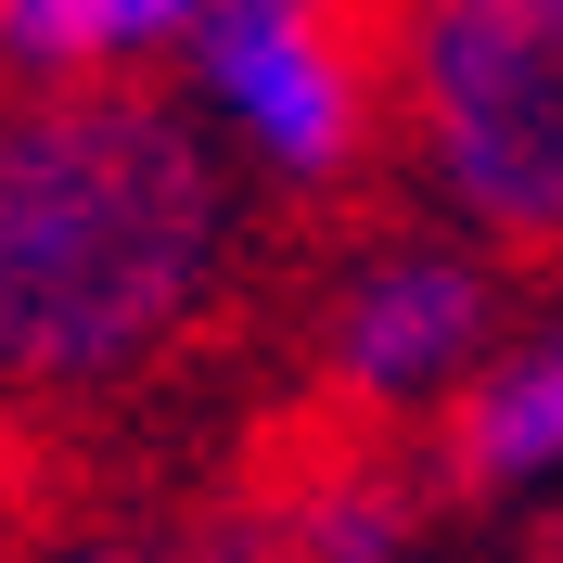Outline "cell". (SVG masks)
Instances as JSON below:
<instances>
[{
    "label": "cell",
    "mask_w": 563,
    "mask_h": 563,
    "mask_svg": "<svg viewBox=\"0 0 563 563\" xmlns=\"http://www.w3.org/2000/svg\"><path fill=\"white\" fill-rule=\"evenodd\" d=\"M206 0H0V90H129L179 77Z\"/></svg>",
    "instance_id": "52a82bcc"
},
{
    "label": "cell",
    "mask_w": 563,
    "mask_h": 563,
    "mask_svg": "<svg viewBox=\"0 0 563 563\" xmlns=\"http://www.w3.org/2000/svg\"><path fill=\"white\" fill-rule=\"evenodd\" d=\"M38 563H269V551H256V512H231V526H90Z\"/></svg>",
    "instance_id": "ba28073f"
},
{
    "label": "cell",
    "mask_w": 563,
    "mask_h": 563,
    "mask_svg": "<svg viewBox=\"0 0 563 563\" xmlns=\"http://www.w3.org/2000/svg\"><path fill=\"white\" fill-rule=\"evenodd\" d=\"M435 538V474L410 461V435H320L269 474L256 499V551L269 563H422Z\"/></svg>",
    "instance_id": "5b68a950"
},
{
    "label": "cell",
    "mask_w": 563,
    "mask_h": 563,
    "mask_svg": "<svg viewBox=\"0 0 563 563\" xmlns=\"http://www.w3.org/2000/svg\"><path fill=\"white\" fill-rule=\"evenodd\" d=\"M385 103L487 256H563V0H385Z\"/></svg>",
    "instance_id": "7a4b0ae2"
},
{
    "label": "cell",
    "mask_w": 563,
    "mask_h": 563,
    "mask_svg": "<svg viewBox=\"0 0 563 563\" xmlns=\"http://www.w3.org/2000/svg\"><path fill=\"white\" fill-rule=\"evenodd\" d=\"M244 269L231 154L167 77L0 90V410L154 385Z\"/></svg>",
    "instance_id": "6da1fadb"
},
{
    "label": "cell",
    "mask_w": 563,
    "mask_h": 563,
    "mask_svg": "<svg viewBox=\"0 0 563 563\" xmlns=\"http://www.w3.org/2000/svg\"><path fill=\"white\" fill-rule=\"evenodd\" d=\"M179 103L244 154L269 192L320 206L372 167L385 141V13L358 0H206V26L179 52Z\"/></svg>",
    "instance_id": "3957f363"
},
{
    "label": "cell",
    "mask_w": 563,
    "mask_h": 563,
    "mask_svg": "<svg viewBox=\"0 0 563 563\" xmlns=\"http://www.w3.org/2000/svg\"><path fill=\"white\" fill-rule=\"evenodd\" d=\"M0 526H13V461H0Z\"/></svg>",
    "instance_id": "9c48e42d"
},
{
    "label": "cell",
    "mask_w": 563,
    "mask_h": 563,
    "mask_svg": "<svg viewBox=\"0 0 563 563\" xmlns=\"http://www.w3.org/2000/svg\"><path fill=\"white\" fill-rule=\"evenodd\" d=\"M512 256H487L474 231H397V244L346 256V282L320 295L308 333V385L358 435H435L461 410V385L487 372V346L512 333L499 295Z\"/></svg>",
    "instance_id": "277c9868"
},
{
    "label": "cell",
    "mask_w": 563,
    "mask_h": 563,
    "mask_svg": "<svg viewBox=\"0 0 563 563\" xmlns=\"http://www.w3.org/2000/svg\"><path fill=\"white\" fill-rule=\"evenodd\" d=\"M435 474H449L461 499H538V487H563V295L487 346V372H474L461 410L435 422Z\"/></svg>",
    "instance_id": "8992f818"
}]
</instances>
